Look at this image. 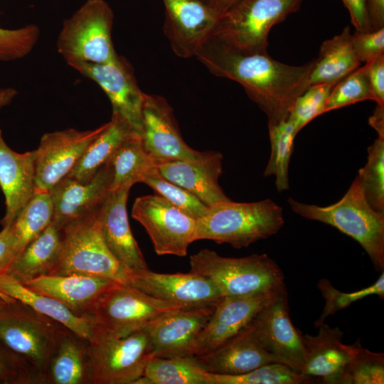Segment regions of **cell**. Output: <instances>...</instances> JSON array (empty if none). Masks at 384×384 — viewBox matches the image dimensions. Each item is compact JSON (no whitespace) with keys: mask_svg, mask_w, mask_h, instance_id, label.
<instances>
[{"mask_svg":"<svg viewBox=\"0 0 384 384\" xmlns=\"http://www.w3.org/2000/svg\"><path fill=\"white\" fill-rule=\"evenodd\" d=\"M0 383H38L22 361L0 343Z\"/></svg>","mask_w":384,"mask_h":384,"instance_id":"44","label":"cell"},{"mask_svg":"<svg viewBox=\"0 0 384 384\" xmlns=\"http://www.w3.org/2000/svg\"><path fill=\"white\" fill-rule=\"evenodd\" d=\"M384 354L374 353L358 343L356 355L346 367L340 384H383Z\"/></svg>","mask_w":384,"mask_h":384,"instance_id":"41","label":"cell"},{"mask_svg":"<svg viewBox=\"0 0 384 384\" xmlns=\"http://www.w3.org/2000/svg\"><path fill=\"white\" fill-rule=\"evenodd\" d=\"M356 177L370 206L384 213V137L378 136L368 146L367 162Z\"/></svg>","mask_w":384,"mask_h":384,"instance_id":"37","label":"cell"},{"mask_svg":"<svg viewBox=\"0 0 384 384\" xmlns=\"http://www.w3.org/2000/svg\"><path fill=\"white\" fill-rule=\"evenodd\" d=\"M215 306L185 307L154 321L150 329L152 357L193 356L197 336L211 316Z\"/></svg>","mask_w":384,"mask_h":384,"instance_id":"20","label":"cell"},{"mask_svg":"<svg viewBox=\"0 0 384 384\" xmlns=\"http://www.w3.org/2000/svg\"><path fill=\"white\" fill-rule=\"evenodd\" d=\"M43 384H91L89 341L58 324Z\"/></svg>","mask_w":384,"mask_h":384,"instance_id":"26","label":"cell"},{"mask_svg":"<svg viewBox=\"0 0 384 384\" xmlns=\"http://www.w3.org/2000/svg\"><path fill=\"white\" fill-rule=\"evenodd\" d=\"M368 9L372 29L384 27V0H368Z\"/></svg>","mask_w":384,"mask_h":384,"instance_id":"49","label":"cell"},{"mask_svg":"<svg viewBox=\"0 0 384 384\" xmlns=\"http://www.w3.org/2000/svg\"><path fill=\"white\" fill-rule=\"evenodd\" d=\"M352 43L361 63L384 55V27L369 31H356L352 34Z\"/></svg>","mask_w":384,"mask_h":384,"instance_id":"45","label":"cell"},{"mask_svg":"<svg viewBox=\"0 0 384 384\" xmlns=\"http://www.w3.org/2000/svg\"><path fill=\"white\" fill-rule=\"evenodd\" d=\"M137 134H139L124 118L112 113L110 121L88 145L68 176L89 181L123 142Z\"/></svg>","mask_w":384,"mask_h":384,"instance_id":"31","label":"cell"},{"mask_svg":"<svg viewBox=\"0 0 384 384\" xmlns=\"http://www.w3.org/2000/svg\"><path fill=\"white\" fill-rule=\"evenodd\" d=\"M317 286L325 299V304L321 316L314 322L316 327L324 324L325 319L329 316L335 314L337 311L368 296L375 294L383 299L384 272H382L378 280L373 284L352 292L339 291L333 287L326 278L319 279Z\"/></svg>","mask_w":384,"mask_h":384,"instance_id":"39","label":"cell"},{"mask_svg":"<svg viewBox=\"0 0 384 384\" xmlns=\"http://www.w3.org/2000/svg\"><path fill=\"white\" fill-rule=\"evenodd\" d=\"M223 155L205 151L197 160L174 159L157 164L159 173L167 180L185 188L209 208L230 199L218 183L223 173Z\"/></svg>","mask_w":384,"mask_h":384,"instance_id":"24","label":"cell"},{"mask_svg":"<svg viewBox=\"0 0 384 384\" xmlns=\"http://www.w3.org/2000/svg\"><path fill=\"white\" fill-rule=\"evenodd\" d=\"M284 287L250 296L223 297L198 334L193 356L208 353L233 338Z\"/></svg>","mask_w":384,"mask_h":384,"instance_id":"16","label":"cell"},{"mask_svg":"<svg viewBox=\"0 0 384 384\" xmlns=\"http://www.w3.org/2000/svg\"><path fill=\"white\" fill-rule=\"evenodd\" d=\"M373 100L365 65L341 79L331 89L323 114L364 100Z\"/></svg>","mask_w":384,"mask_h":384,"instance_id":"40","label":"cell"},{"mask_svg":"<svg viewBox=\"0 0 384 384\" xmlns=\"http://www.w3.org/2000/svg\"><path fill=\"white\" fill-rule=\"evenodd\" d=\"M140 137L148 154L157 161L197 160L205 151H196L182 138L173 109L156 95H144Z\"/></svg>","mask_w":384,"mask_h":384,"instance_id":"14","label":"cell"},{"mask_svg":"<svg viewBox=\"0 0 384 384\" xmlns=\"http://www.w3.org/2000/svg\"><path fill=\"white\" fill-rule=\"evenodd\" d=\"M132 216L145 228L159 255L185 257L195 241L197 220L159 195L137 198Z\"/></svg>","mask_w":384,"mask_h":384,"instance_id":"11","label":"cell"},{"mask_svg":"<svg viewBox=\"0 0 384 384\" xmlns=\"http://www.w3.org/2000/svg\"><path fill=\"white\" fill-rule=\"evenodd\" d=\"M249 326L276 363L302 374L305 363L302 334L289 316L285 287L255 316Z\"/></svg>","mask_w":384,"mask_h":384,"instance_id":"12","label":"cell"},{"mask_svg":"<svg viewBox=\"0 0 384 384\" xmlns=\"http://www.w3.org/2000/svg\"><path fill=\"white\" fill-rule=\"evenodd\" d=\"M53 207L50 191H36L10 225L18 256L52 222Z\"/></svg>","mask_w":384,"mask_h":384,"instance_id":"34","label":"cell"},{"mask_svg":"<svg viewBox=\"0 0 384 384\" xmlns=\"http://www.w3.org/2000/svg\"><path fill=\"white\" fill-rule=\"evenodd\" d=\"M369 124L377 132L378 136L384 137V106L377 104L369 117Z\"/></svg>","mask_w":384,"mask_h":384,"instance_id":"51","label":"cell"},{"mask_svg":"<svg viewBox=\"0 0 384 384\" xmlns=\"http://www.w3.org/2000/svg\"><path fill=\"white\" fill-rule=\"evenodd\" d=\"M105 124L86 131L66 129L44 134L36 151V191H50L68 175Z\"/></svg>","mask_w":384,"mask_h":384,"instance_id":"15","label":"cell"},{"mask_svg":"<svg viewBox=\"0 0 384 384\" xmlns=\"http://www.w3.org/2000/svg\"><path fill=\"white\" fill-rule=\"evenodd\" d=\"M292 210L311 220L336 228L356 240L370 257L375 269L384 270V213L367 201L356 176L344 196L336 203L319 206L288 198Z\"/></svg>","mask_w":384,"mask_h":384,"instance_id":"2","label":"cell"},{"mask_svg":"<svg viewBox=\"0 0 384 384\" xmlns=\"http://www.w3.org/2000/svg\"><path fill=\"white\" fill-rule=\"evenodd\" d=\"M40 29L28 24L15 29L0 27V62H9L27 56L37 44Z\"/></svg>","mask_w":384,"mask_h":384,"instance_id":"43","label":"cell"},{"mask_svg":"<svg viewBox=\"0 0 384 384\" xmlns=\"http://www.w3.org/2000/svg\"><path fill=\"white\" fill-rule=\"evenodd\" d=\"M349 11L351 23L357 31H372L368 14V0H342Z\"/></svg>","mask_w":384,"mask_h":384,"instance_id":"47","label":"cell"},{"mask_svg":"<svg viewBox=\"0 0 384 384\" xmlns=\"http://www.w3.org/2000/svg\"><path fill=\"white\" fill-rule=\"evenodd\" d=\"M129 286L156 299L184 307L215 306L223 297L211 281L191 272L166 274L149 269L134 273Z\"/></svg>","mask_w":384,"mask_h":384,"instance_id":"17","label":"cell"},{"mask_svg":"<svg viewBox=\"0 0 384 384\" xmlns=\"http://www.w3.org/2000/svg\"><path fill=\"white\" fill-rule=\"evenodd\" d=\"M302 0H238L217 20L212 34L245 53H267L270 29Z\"/></svg>","mask_w":384,"mask_h":384,"instance_id":"7","label":"cell"},{"mask_svg":"<svg viewBox=\"0 0 384 384\" xmlns=\"http://www.w3.org/2000/svg\"><path fill=\"white\" fill-rule=\"evenodd\" d=\"M62 246V230L51 222L27 245L6 273L23 284L50 274L58 262Z\"/></svg>","mask_w":384,"mask_h":384,"instance_id":"29","label":"cell"},{"mask_svg":"<svg viewBox=\"0 0 384 384\" xmlns=\"http://www.w3.org/2000/svg\"><path fill=\"white\" fill-rule=\"evenodd\" d=\"M181 308L185 307L156 299L133 287L117 284L101 297L92 317L100 331L125 336Z\"/></svg>","mask_w":384,"mask_h":384,"instance_id":"10","label":"cell"},{"mask_svg":"<svg viewBox=\"0 0 384 384\" xmlns=\"http://www.w3.org/2000/svg\"><path fill=\"white\" fill-rule=\"evenodd\" d=\"M268 129L271 154L263 174L275 176V186L280 193L289 188V166L297 134L287 120L268 126Z\"/></svg>","mask_w":384,"mask_h":384,"instance_id":"35","label":"cell"},{"mask_svg":"<svg viewBox=\"0 0 384 384\" xmlns=\"http://www.w3.org/2000/svg\"><path fill=\"white\" fill-rule=\"evenodd\" d=\"M195 356L204 370L221 375L242 374L276 363L249 324L213 351Z\"/></svg>","mask_w":384,"mask_h":384,"instance_id":"27","label":"cell"},{"mask_svg":"<svg viewBox=\"0 0 384 384\" xmlns=\"http://www.w3.org/2000/svg\"><path fill=\"white\" fill-rule=\"evenodd\" d=\"M0 187L6 213L1 220L10 226L36 193V151L17 153L4 141L0 129Z\"/></svg>","mask_w":384,"mask_h":384,"instance_id":"25","label":"cell"},{"mask_svg":"<svg viewBox=\"0 0 384 384\" xmlns=\"http://www.w3.org/2000/svg\"><path fill=\"white\" fill-rule=\"evenodd\" d=\"M110 171L107 163L87 181L68 176L50 191L53 216L52 222L60 229L97 209L110 191Z\"/></svg>","mask_w":384,"mask_h":384,"instance_id":"23","label":"cell"},{"mask_svg":"<svg viewBox=\"0 0 384 384\" xmlns=\"http://www.w3.org/2000/svg\"><path fill=\"white\" fill-rule=\"evenodd\" d=\"M190 272L211 281L222 296L242 297L279 289L284 277L267 254L227 257L203 249L190 257Z\"/></svg>","mask_w":384,"mask_h":384,"instance_id":"4","label":"cell"},{"mask_svg":"<svg viewBox=\"0 0 384 384\" xmlns=\"http://www.w3.org/2000/svg\"><path fill=\"white\" fill-rule=\"evenodd\" d=\"M334 86L328 84L310 85L297 97L287 119L297 134L312 119L323 114L324 105Z\"/></svg>","mask_w":384,"mask_h":384,"instance_id":"42","label":"cell"},{"mask_svg":"<svg viewBox=\"0 0 384 384\" xmlns=\"http://www.w3.org/2000/svg\"><path fill=\"white\" fill-rule=\"evenodd\" d=\"M0 296H1V297H3L6 301H7V302H14V301H15V299H14L9 297H8V296H6V294H4L3 292H1V291H0Z\"/></svg>","mask_w":384,"mask_h":384,"instance_id":"54","label":"cell"},{"mask_svg":"<svg viewBox=\"0 0 384 384\" xmlns=\"http://www.w3.org/2000/svg\"><path fill=\"white\" fill-rule=\"evenodd\" d=\"M152 324L125 336L97 329L95 337L89 341L91 384H134L152 357Z\"/></svg>","mask_w":384,"mask_h":384,"instance_id":"8","label":"cell"},{"mask_svg":"<svg viewBox=\"0 0 384 384\" xmlns=\"http://www.w3.org/2000/svg\"><path fill=\"white\" fill-rule=\"evenodd\" d=\"M352 43L350 27L320 47L319 57L314 60L309 75V85L328 84L335 85L341 79L361 66Z\"/></svg>","mask_w":384,"mask_h":384,"instance_id":"30","label":"cell"},{"mask_svg":"<svg viewBox=\"0 0 384 384\" xmlns=\"http://www.w3.org/2000/svg\"><path fill=\"white\" fill-rule=\"evenodd\" d=\"M208 373L195 356L151 357L134 384H208Z\"/></svg>","mask_w":384,"mask_h":384,"instance_id":"33","label":"cell"},{"mask_svg":"<svg viewBox=\"0 0 384 384\" xmlns=\"http://www.w3.org/2000/svg\"><path fill=\"white\" fill-rule=\"evenodd\" d=\"M58 324L16 300L0 314V343L22 361L40 384Z\"/></svg>","mask_w":384,"mask_h":384,"instance_id":"9","label":"cell"},{"mask_svg":"<svg viewBox=\"0 0 384 384\" xmlns=\"http://www.w3.org/2000/svg\"><path fill=\"white\" fill-rule=\"evenodd\" d=\"M114 14L105 0H87L63 21L57 50L71 68L80 63L100 64L117 55L112 39Z\"/></svg>","mask_w":384,"mask_h":384,"instance_id":"6","label":"cell"},{"mask_svg":"<svg viewBox=\"0 0 384 384\" xmlns=\"http://www.w3.org/2000/svg\"><path fill=\"white\" fill-rule=\"evenodd\" d=\"M195 56L214 75L240 83L248 97L265 113L267 125L287 120L292 105L310 85L314 60L295 66L279 62L267 53H245L210 33Z\"/></svg>","mask_w":384,"mask_h":384,"instance_id":"1","label":"cell"},{"mask_svg":"<svg viewBox=\"0 0 384 384\" xmlns=\"http://www.w3.org/2000/svg\"><path fill=\"white\" fill-rule=\"evenodd\" d=\"M17 95L18 92L14 87H0V111L9 105Z\"/></svg>","mask_w":384,"mask_h":384,"instance_id":"52","label":"cell"},{"mask_svg":"<svg viewBox=\"0 0 384 384\" xmlns=\"http://www.w3.org/2000/svg\"><path fill=\"white\" fill-rule=\"evenodd\" d=\"M110 171V191L141 182L144 175L156 167L157 161L146 151L140 134L123 142L107 162Z\"/></svg>","mask_w":384,"mask_h":384,"instance_id":"32","label":"cell"},{"mask_svg":"<svg viewBox=\"0 0 384 384\" xmlns=\"http://www.w3.org/2000/svg\"><path fill=\"white\" fill-rule=\"evenodd\" d=\"M284 223L282 208L271 199L249 203L230 200L210 207L197 219L195 241L210 240L235 248L246 247L275 235Z\"/></svg>","mask_w":384,"mask_h":384,"instance_id":"3","label":"cell"},{"mask_svg":"<svg viewBox=\"0 0 384 384\" xmlns=\"http://www.w3.org/2000/svg\"><path fill=\"white\" fill-rule=\"evenodd\" d=\"M131 186L111 191L98 209L103 240L114 257L130 272L149 270L129 223L127 202Z\"/></svg>","mask_w":384,"mask_h":384,"instance_id":"18","label":"cell"},{"mask_svg":"<svg viewBox=\"0 0 384 384\" xmlns=\"http://www.w3.org/2000/svg\"><path fill=\"white\" fill-rule=\"evenodd\" d=\"M96 82L108 97L112 113L124 118L140 134L145 93L136 80L129 61L119 55L100 64L80 63L72 67Z\"/></svg>","mask_w":384,"mask_h":384,"instance_id":"13","label":"cell"},{"mask_svg":"<svg viewBox=\"0 0 384 384\" xmlns=\"http://www.w3.org/2000/svg\"><path fill=\"white\" fill-rule=\"evenodd\" d=\"M98 209L62 228V250L50 274L95 275L129 286L134 273L129 272L106 245L100 228Z\"/></svg>","mask_w":384,"mask_h":384,"instance_id":"5","label":"cell"},{"mask_svg":"<svg viewBox=\"0 0 384 384\" xmlns=\"http://www.w3.org/2000/svg\"><path fill=\"white\" fill-rule=\"evenodd\" d=\"M0 291L89 341L97 334V326L92 317L74 313L56 299L31 289L6 273H0Z\"/></svg>","mask_w":384,"mask_h":384,"instance_id":"28","label":"cell"},{"mask_svg":"<svg viewBox=\"0 0 384 384\" xmlns=\"http://www.w3.org/2000/svg\"><path fill=\"white\" fill-rule=\"evenodd\" d=\"M365 67L373 101L384 106V55L365 63Z\"/></svg>","mask_w":384,"mask_h":384,"instance_id":"46","label":"cell"},{"mask_svg":"<svg viewBox=\"0 0 384 384\" xmlns=\"http://www.w3.org/2000/svg\"><path fill=\"white\" fill-rule=\"evenodd\" d=\"M141 182L149 186L157 195L164 198L196 220L203 217L208 211V206L185 188L164 178L159 173L157 167L146 172Z\"/></svg>","mask_w":384,"mask_h":384,"instance_id":"38","label":"cell"},{"mask_svg":"<svg viewBox=\"0 0 384 384\" xmlns=\"http://www.w3.org/2000/svg\"><path fill=\"white\" fill-rule=\"evenodd\" d=\"M165 6L164 32L180 58L195 56L211 33L217 17L201 0H162Z\"/></svg>","mask_w":384,"mask_h":384,"instance_id":"19","label":"cell"},{"mask_svg":"<svg viewBox=\"0 0 384 384\" xmlns=\"http://www.w3.org/2000/svg\"><path fill=\"white\" fill-rule=\"evenodd\" d=\"M318 328L316 335L302 334L305 363L302 374L323 383L340 384L360 341L346 345L342 342L343 333L338 327L323 324Z\"/></svg>","mask_w":384,"mask_h":384,"instance_id":"21","label":"cell"},{"mask_svg":"<svg viewBox=\"0 0 384 384\" xmlns=\"http://www.w3.org/2000/svg\"><path fill=\"white\" fill-rule=\"evenodd\" d=\"M218 18L238 0H201Z\"/></svg>","mask_w":384,"mask_h":384,"instance_id":"50","label":"cell"},{"mask_svg":"<svg viewBox=\"0 0 384 384\" xmlns=\"http://www.w3.org/2000/svg\"><path fill=\"white\" fill-rule=\"evenodd\" d=\"M117 284L105 277L83 274H49L24 283L56 299L74 313L88 317H92L101 297Z\"/></svg>","mask_w":384,"mask_h":384,"instance_id":"22","label":"cell"},{"mask_svg":"<svg viewBox=\"0 0 384 384\" xmlns=\"http://www.w3.org/2000/svg\"><path fill=\"white\" fill-rule=\"evenodd\" d=\"M9 303H10V302L6 301L3 297H1L0 296V314L6 307V306L9 304Z\"/></svg>","mask_w":384,"mask_h":384,"instance_id":"53","label":"cell"},{"mask_svg":"<svg viewBox=\"0 0 384 384\" xmlns=\"http://www.w3.org/2000/svg\"><path fill=\"white\" fill-rule=\"evenodd\" d=\"M17 257L16 243L10 226L3 227L0 231V273H6Z\"/></svg>","mask_w":384,"mask_h":384,"instance_id":"48","label":"cell"},{"mask_svg":"<svg viewBox=\"0 0 384 384\" xmlns=\"http://www.w3.org/2000/svg\"><path fill=\"white\" fill-rule=\"evenodd\" d=\"M208 384H303L316 379L295 372L288 366L273 363L238 375L208 373Z\"/></svg>","mask_w":384,"mask_h":384,"instance_id":"36","label":"cell"}]
</instances>
